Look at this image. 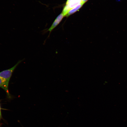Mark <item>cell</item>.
<instances>
[{"mask_svg": "<svg viewBox=\"0 0 127 127\" xmlns=\"http://www.w3.org/2000/svg\"><path fill=\"white\" fill-rule=\"evenodd\" d=\"M22 61V60L19 61L11 68L0 72V77L7 88H8L9 81L13 72L17 65Z\"/></svg>", "mask_w": 127, "mask_h": 127, "instance_id": "cell-1", "label": "cell"}, {"mask_svg": "<svg viewBox=\"0 0 127 127\" xmlns=\"http://www.w3.org/2000/svg\"><path fill=\"white\" fill-rule=\"evenodd\" d=\"M81 3V0H67L62 13L66 16L71 9Z\"/></svg>", "mask_w": 127, "mask_h": 127, "instance_id": "cell-2", "label": "cell"}, {"mask_svg": "<svg viewBox=\"0 0 127 127\" xmlns=\"http://www.w3.org/2000/svg\"><path fill=\"white\" fill-rule=\"evenodd\" d=\"M64 16L61 13L56 18L50 27L47 30V31L50 33L60 23L62 20Z\"/></svg>", "mask_w": 127, "mask_h": 127, "instance_id": "cell-3", "label": "cell"}, {"mask_svg": "<svg viewBox=\"0 0 127 127\" xmlns=\"http://www.w3.org/2000/svg\"><path fill=\"white\" fill-rule=\"evenodd\" d=\"M83 4L81 3L72 8L69 11L66 16H68L75 12L81 8Z\"/></svg>", "mask_w": 127, "mask_h": 127, "instance_id": "cell-4", "label": "cell"}, {"mask_svg": "<svg viewBox=\"0 0 127 127\" xmlns=\"http://www.w3.org/2000/svg\"><path fill=\"white\" fill-rule=\"evenodd\" d=\"M0 87L4 89L8 95H9V93L8 90V88H7L5 85L3 80L0 77Z\"/></svg>", "mask_w": 127, "mask_h": 127, "instance_id": "cell-5", "label": "cell"}, {"mask_svg": "<svg viewBox=\"0 0 127 127\" xmlns=\"http://www.w3.org/2000/svg\"><path fill=\"white\" fill-rule=\"evenodd\" d=\"M87 0H81L82 3L83 4Z\"/></svg>", "mask_w": 127, "mask_h": 127, "instance_id": "cell-6", "label": "cell"}, {"mask_svg": "<svg viewBox=\"0 0 127 127\" xmlns=\"http://www.w3.org/2000/svg\"><path fill=\"white\" fill-rule=\"evenodd\" d=\"M1 113H0V120L1 119Z\"/></svg>", "mask_w": 127, "mask_h": 127, "instance_id": "cell-7", "label": "cell"}, {"mask_svg": "<svg viewBox=\"0 0 127 127\" xmlns=\"http://www.w3.org/2000/svg\"><path fill=\"white\" fill-rule=\"evenodd\" d=\"M0 113H1V108L0 107Z\"/></svg>", "mask_w": 127, "mask_h": 127, "instance_id": "cell-8", "label": "cell"}]
</instances>
